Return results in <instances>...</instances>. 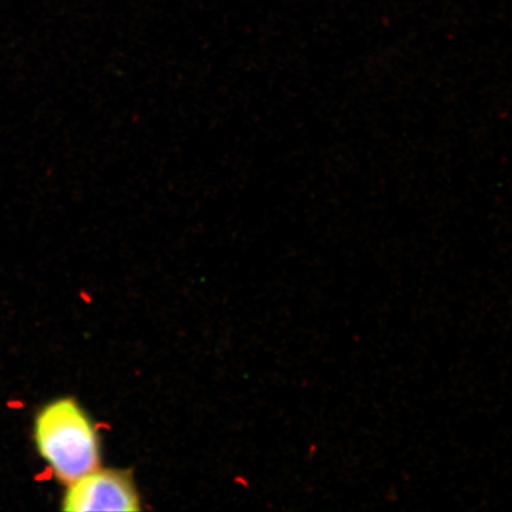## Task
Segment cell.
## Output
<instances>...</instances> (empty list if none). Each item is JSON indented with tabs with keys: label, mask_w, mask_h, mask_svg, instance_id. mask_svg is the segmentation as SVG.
Instances as JSON below:
<instances>
[{
	"label": "cell",
	"mask_w": 512,
	"mask_h": 512,
	"mask_svg": "<svg viewBox=\"0 0 512 512\" xmlns=\"http://www.w3.org/2000/svg\"><path fill=\"white\" fill-rule=\"evenodd\" d=\"M35 440L41 456L62 483H72L99 467L98 433L73 399L56 400L42 409L35 422Z\"/></svg>",
	"instance_id": "1"
},
{
	"label": "cell",
	"mask_w": 512,
	"mask_h": 512,
	"mask_svg": "<svg viewBox=\"0 0 512 512\" xmlns=\"http://www.w3.org/2000/svg\"><path fill=\"white\" fill-rule=\"evenodd\" d=\"M63 510L140 511V498L130 476L99 467L68 484Z\"/></svg>",
	"instance_id": "2"
}]
</instances>
